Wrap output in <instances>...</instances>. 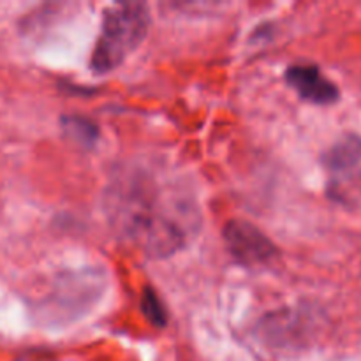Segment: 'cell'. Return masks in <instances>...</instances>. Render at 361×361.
I'll list each match as a JSON object with an SVG mask.
<instances>
[{
  "mask_svg": "<svg viewBox=\"0 0 361 361\" xmlns=\"http://www.w3.org/2000/svg\"><path fill=\"white\" fill-rule=\"evenodd\" d=\"M148 27L150 14L145 4L127 2L108 7L92 53V71L95 74L115 71L145 41Z\"/></svg>",
  "mask_w": 361,
  "mask_h": 361,
  "instance_id": "2",
  "label": "cell"
},
{
  "mask_svg": "<svg viewBox=\"0 0 361 361\" xmlns=\"http://www.w3.org/2000/svg\"><path fill=\"white\" fill-rule=\"evenodd\" d=\"M62 127L71 140L83 145V147H92V145L97 141V136H99L97 126H95L94 122H90L88 118H85V116H78V115L63 116Z\"/></svg>",
  "mask_w": 361,
  "mask_h": 361,
  "instance_id": "7",
  "label": "cell"
},
{
  "mask_svg": "<svg viewBox=\"0 0 361 361\" xmlns=\"http://www.w3.org/2000/svg\"><path fill=\"white\" fill-rule=\"evenodd\" d=\"M109 222L148 256H171L194 236L200 212L192 200L150 173L133 169L109 183L106 194Z\"/></svg>",
  "mask_w": 361,
  "mask_h": 361,
  "instance_id": "1",
  "label": "cell"
},
{
  "mask_svg": "<svg viewBox=\"0 0 361 361\" xmlns=\"http://www.w3.org/2000/svg\"><path fill=\"white\" fill-rule=\"evenodd\" d=\"M326 192L344 207H361V169L331 175Z\"/></svg>",
  "mask_w": 361,
  "mask_h": 361,
  "instance_id": "6",
  "label": "cell"
},
{
  "mask_svg": "<svg viewBox=\"0 0 361 361\" xmlns=\"http://www.w3.org/2000/svg\"><path fill=\"white\" fill-rule=\"evenodd\" d=\"M286 81L302 99L312 104L326 106L338 101L337 85L331 83L314 63H296L286 71Z\"/></svg>",
  "mask_w": 361,
  "mask_h": 361,
  "instance_id": "4",
  "label": "cell"
},
{
  "mask_svg": "<svg viewBox=\"0 0 361 361\" xmlns=\"http://www.w3.org/2000/svg\"><path fill=\"white\" fill-rule=\"evenodd\" d=\"M141 310H143L145 317H147L154 326L157 328L166 326L168 316H166V310H164V305H162L161 298H159L157 293H155L154 289L147 288L143 291V296H141Z\"/></svg>",
  "mask_w": 361,
  "mask_h": 361,
  "instance_id": "8",
  "label": "cell"
},
{
  "mask_svg": "<svg viewBox=\"0 0 361 361\" xmlns=\"http://www.w3.org/2000/svg\"><path fill=\"white\" fill-rule=\"evenodd\" d=\"M222 235H224L226 247L233 254V257L245 267L267 264L279 254L274 242L250 222L240 221V219L229 221L224 226Z\"/></svg>",
  "mask_w": 361,
  "mask_h": 361,
  "instance_id": "3",
  "label": "cell"
},
{
  "mask_svg": "<svg viewBox=\"0 0 361 361\" xmlns=\"http://www.w3.org/2000/svg\"><path fill=\"white\" fill-rule=\"evenodd\" d=\"M323 162L331 175L356 169L361 162V137L358 134H345V136H342L323 155Z\"/></svg>",
  "mask_w": 361,
  "mask_h": 361,
  "instance_id": "5",
  "label": "cell"
}]
</instances>
